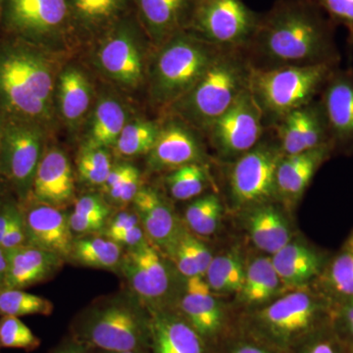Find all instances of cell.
<instances>
[{"instance_id":"obj_1","label":"cell","mask_w":353,"mask_h":353,"mask_svg":"<svg viewBox=\"0 0 353 353\" xmlns=\"http://www.w3.org/2000/svg\"><path fill=\"white\" fill-rule=\"evenodd\" d=\"M336 27L314 0H276L243 48L252 69L341 66Z\"/></svg>"},{"instance_id":"obj_2","label":"cell","mask_w":353,"mask_h":353,"mask_svg":"<svg viewBox=\"0 0 353 353\" xmlns=\"http://www.w3.org/2000/svg\"><path fill=\"white\" fill-rule=\"evenodd\" d=\"M69 58L21 39L0 36V113L31 121L51 134L58 122V74Z\"/></svg>"},{"instance_id":"obj_3","label":"cell","mask_w":353,"mask_h":353,"mask_svg":"<svg viewBox=\"0 0 353 353\" xmlns=\"http://www.w3.org/2000/svg\"><path fill=\"white\" fill-rule=\"evenodd\" d=\"M85 50L90 67L108 85L126 97L145 94L154 48L134 9Z\"/></svg>"},{"instance_id":"obj_4","label":"cell","mask_w":353,"mask_h":353,"mask_svg":"<svg viewBox=\"0 0 353 353\" xmlns=\"http://www.w3.org/2000/svg\"><path fill=\"white\" fill-rule=\"evenodd\" d=\"M222 50L188 31L154 48L145 88L150 108L163 115L192 90Z\"/></svg>"},{"instance_id":"obj_5","label":"cell","mask_w":353,"mask_h":353,"mask_svg":"<svg viewBox=\"0 0 353 353\" xmlns=\"http://www.w3.org/2000/svg\"><path fill=\"white\" fill-rule=\"evenodd\" d=\"M252 73L245 50L223 48L192 90L164 114L175 115L204 134L250 88Z\"/></svg>"},{"instance_id":"obj_6","label":"cell","mask_w":353,"mask_h":353,"mask_svg":"<svg viewBox=\"0 0 353 353\" xmlns=\"http://www.w3.org/2000/svg\"><path fill=\"white\" fill-rule=\"evenodd\" d=\"M73 331L74 341L102 352L143 353L150 347V313L132 299H111L88 309Z\"/></svg>"},{"instance_id":"obj_7","label":"cell","mask_w":353,"mask_h":353,"mask_svg":"<svg viewBox=\"0 0 353 353\" xmlns=\"http://www.w3.org/2000/svg\"><path fill=\"white\" fill-rule=\"evenodd\" d=\"M340 66L313 65L252 69L250 90L270 128L285 115L319 97L332 73Z\"/></svg>"},{"instance_id":"obj_8","label":"cell","mask_w":353,"mask_h":353,"mask_svg":"<svg viewBox=\"0 0 353 353\" xmlns=\"http://www.w3.org/2000/svg\"><path fill=\"white\" fill-rule=\"evenodd\" d=\"M0 36L66 57L79 50L72 34L68 0H3Z\"/></svg>"},{"instance_id":"obj_9","label":"cell","mask_w":353,"mask_h":353,"mask_svg":"<svg viewBox=\"0 0 353 353\" xmlns=\"http://www.w3.org/2000/svg\"><path fill=\"white\" fill-rule=\"evenodd\" d=\"M324 309L304 290L290 292L260 309L252 330L260 345L272 352L288 353L324 327Z\"/></svg>"},{"instance_id":"obj_10","label":"cell","mask_w":353,"mask_h":353,"mask_svg":"<svg viewBox=\"0 0 353 353\" xmlns=\"http://www.w3.org/2000/svg\"><path fill=\"white\" fill-rule=\"evenodd\" d=\"M283 157L275 134L267 128L259 145L232 161L228 185L234 205L248 209L278 201L276 176Z\"/></svg>"},{"instance_id":"obj_11","label":"cell","mask_w":353,"mask_h":353,"mask_svg":"<svg viewBox=\"0 0 353 353\" xmlns=\"http://www.w3.org/2000/svg\"><path fill=\"white\" fill-rule=\"evenodd\" d=\"M51 134L31 121L6 118L0 148V176L17 201H27Z\"/></svg>"},{"instance_id":"obj_12","label":"cell","mask_w":353,"mask_h":353,"mask_svg":"<svg viewBox=\"0 0 353 353\" xmlns=\"http://www.w3.org/2000/svg\"><path fill=\"white\" fill-rule=\"evenodd\" d=\"M259 16L243 0H194L187 31L217 48L243 50Z\"/></svg>"},{"instance_id":"obj_13","label":"cell","mask_w":353,"mask_h":353,"mask_svg":"<svg viewBox=\"0 0 353 353\" xmlns=\"http://www.w3.org/2000/svg\"><path fill=\"white\" fill-rule=\"evenodd\" d=\"M266 131L263 114L248 88L203 136L218 158L232 162L259 145Z\"/></svg>"},{"instance_id":"obj_14","label":"cell","mask_w":353,"mask_h":353,"mask_svg":"<svg viewBox=\"0 0 353 353\" xmlns=\"http://www.w3.org/2000/svg\"><path fill=\"white\" fill-rule=\"evenodd\" d=\"M159 117V134L146 155L150 171L170 172L185 165L208 164V143L201 132L175 115L164 114Z\"/></svg>"},{"instance_id":"obj_15","label":"cell","mask_w":353,"mask_h":353,"mask_svg":"<svg viewBox=\"0 0 353 353\" xmlns=\"http://www.w3.org/2000/svg\"><path fill=\"white\" fill-rule=\"evenodd\" d=\"M119 268L139 303L145 304L148 310L161 308L160 304L171 287L170 271L161 250L146 240L127 248Z\"/></svg>"},{"instance_id":"obj_16","label":"cell","mask_w":353,"mask_h":353,"mask_svg":"<svg viewBox=\"0 0 353 353\" xmlns=\"http://www.w3.org/2000/svg\"><path fill=\"white\" fill-rule=\"evenodd\" d=\"M97 94V88L85 67L67 60L58 74L54 105L58 125L70 136L80 138Z\"/></svg>"},{"instance_id":"obj_17","label":"cell","mask_w":353,"mask_h":353,"mask_svg":"<svg viewBox=\"0 0 353 353\" xmlns=\"http://www.w3.org/2000/svg\"><path fill=\"white\" fill-rule=\"evenodd\" d=\"M333 153H353V67L334 70L319 97Z\"/></svg>"},{"instance_id":"obj_18","label":"cell","mask_w":353,"mask_h":353,"mask_svg":"<svg viewBox=\"0 0 353 353\" xmlns=\"http://www.w3.org/2000/svg\"><path fill=\"white\" fill-rule=\"evenodd\" d=\"M20 205L27 245L53 253L62 259H70L75 239L70 228L69 215L63 208L30 201Z\"/></svg>"},{"instance_id":"obj_19","label":"cell","mask_w":353,"mask_h":353,"mask_svg":"<svg viewBox=\"0 0 353 353\" xmlns=\"http://www.w3.org/2000/svg\"><path fill=\"white\" fill-rule=\"evenodd\" d=\"M106 85L97 88L94 108L80 134L81 145L111 150L123 128L137 114L126 95Z\"/></svg>"},{"instance_id":"obj_20","label":"cell","mask_w":353,"mask_h":353,"mask_svg":"<svg viewBox=\"0 0 353 353\" xmlns=\"http://www.w3.org/2000/svg\"><path fill=\"white\" fill-rule=\"evenodd\" d=\"M75 194V173L68 154L59 146L48 143L26 201L64 209L74 201Z\"/></svg>"},{"instance_id":"obj_21","label":"cell","mask_w":353,"mask_h":353,"mask_svg":"<svg viewBox=\"0 0 353 353\" xmlns=\"http://www.w3.org/2000/svg\"><path fill=\"white\" fill-rule=\"evenodd\" d=\"M284 155L299 154L330 145L319 99L296 109L270 127Z\"/></svg>"},{"instance_id":"obj_22","label":"cell","mask_w":353,"mask_h":353,"mask_svg":"<svg viewBox=\"0 0 353 353\" xmlns=\"http://www.w3.org/2000/svg\"><path fill=\"white\" fill-rule=\"evenodd\" d=\"M68 7L78 50H85L134 9L132 0H68Z\"/></svg>"},{"instance_id":"obj_23","label":"cell","mask_w":353,"mask_h":353,"mask_svg":"<svg viewBox=\"0 0 353 353\" xmlns=\"http://www.w3.org/2000/svg\"><path fill=\"white\" fill-rule=\"evenodd\" d=\"M132 204L148 240L168 254L183 228L163 194L155 188L143 185Z\"/></svg>"},{"instance_id":"obj_24","label":"cell","mask_w":353,"mask_h":353,"mask_svg":"<svg viewBox=\"0 0 353 353\" xmlns=\"http://www.w3.org/2000/svg\"><path fill=\"white\" fill-rule=\"evenodd\" d=\"M194 0H132L139 22L157 48L187 31Z\"/></svg>"},{"instance_id":"obj_25","label":"cell","mask_w":353,"mask_h":353,"mask_svg":"<svg viewBox=\"0 0 353 353\" xmlns=\"http://www.w3.org/2000/svg\"><path fill=\"white\" fill-rule=\"evenodd\" d=\"M179 314L208 343L219 338L226 324L222 306L201 276L185 279Z\"/></svg>"},{"instance_id":"obj_26","label":"cell","mask_w":353,"mask_h":353,"mask_svg":"<svg viewBox=\"0 0 353 353\" xmlns=\"http://www.w3.org/2000/svg\"><path fill=\"white\" fill-rule=\"evenodd\" d=\"M153 353H209L208 343L179 313L150 309Z\"/></svg>"},{"instance_id":"obj_27","label":"cell","mask_w":353,"mask_h":353,"mask_svg":"<svg viewBox=\"0 0 353 353\" xmlns=\"http://www.w3.org/2000/svg\"><path fill=\"white\" fill-rule=\"evenodd\" d=\"M333 154L332 146L324 145L299 154L284 155L276 176L278 201L288 205L296 203L320 167Z\"/></svg>"},{"instance_id":"obj_28","label":"cell","mask_w":353,"mask_h":353,"mask_svg":"<svg viewBox=\"0 0 353 353\" xmlns=\"http://www.w3.org/2000/svg\"><path fill=\"white\" fill-rule=\"evenodd\" d=\"M8 270L2 289H19L32 287L51 276L62 267L61 257L30 245L7 252Z\"/></svg>"},{"instance_id":"obj_29","label":"cell","mask_w":353,"mask_h":353,"mask_svg":"<svg viewBox=\"0 0 353 353\" xmlns=\"http://www.w3.org/2000/svg\"><path fill=\"white\" fill-rule=\"evenodd\" d=\"M275 202L246 209V228L259 250L271 256L292 241L290 225Z\"/></svg>"},{"instance_id":"obj_30","label":"cell","mask_w":353,"mask_h":353,"mask_svg":"<svg viewBox=\"0 0 353 353\" xmlns=\"http://www.w3.org/2000/svg\"><path fill=\"white\" fill-rule=\"evenodd\" d=\"M272 262L283 284L299 288L307 284L320 273L322 259L308 246L290 243L272 255Z\"/></svg>"},{"instance_id":"obj_31","label":"cell","mask_w":353,"mask_h":353,"mask_svg":"<svg viewBox=\"0 0 353 353\" xmlns=\"http://www.w3.org/2000/svg\"><path fill=\"white\" fill-rule=\"evenodd\" d=\"M160 128L159 116L157 119H150L136 114L123 128L111 152L121 160L146 157L157 141Z\"/></svg>"},{"instance_id":"obj_32","label":"cell","mask_w":353,"mask_h":353,"mask_svg":"<svg viewBox=\"0 0 353 353\" xmlns=\"http://www.w3.org/2000/svg\"><path fill=\"white\" fill-rule=\"evenodd\" d=\"M283 285L271 256L257 257L245 268V280L239 292L241 301L248 305H261L275 296Z\"/></svg>"},{"instance_id":"obj_33","label":"cell","mask_w":353,"mask_h":353,"mask_svg":"<svg viewBox=\"0 0 353 353\" xmlns=\"http://www.w3.org/2000/svg\"><path fill=\"white\" fill-rule=\"evenodd\" d=\"M123 248L108 236L94 234L75 239L70 259L90 268L115 270L120 267Z\"/></svg>"},{"instance_id":"obj_34","label":"cell","mask_w":353,"mask_h":353,"mask_svg":"<svg viewBox=\"0 0 353 353\" xmlns=\"http://www.w3.org/2000/svg\"><path fill=\"white\" fill-rule=\"evenodd\" d=\"M141 173L129 160L114 163L105 183L101 187L102 196L110 205L124 208L132 203L143 187Z\"/></svg>"},{"instance_id":"obj_35","label":"cell","mask_w":353,"mask_h":353,"mask_svg":"<svg viewBox=\"0 0 353 353\" xmlns=\"http://www.w3.org/2000/svg\"><path fill=\"white\" fill-rule=\"evenodd\" d=\"M245 275V268L241 255L236 252H230L213 257L204 280L214 294H239Z\"/></svg>"},{"instance_id":"obj_36","label":"cell","mask_w":353,"mask_h":353,"mask_svg":"<svg viewBox=\"0 0 353 353\" xmlns=\"http://www.w3.org/2000/svg\"><path fill=\"white\" fill-rule=\"evenodd\" d=\"M164 182L172 199L185 201L202 196L210 185L211 178L208 164L196 163L168 172Z\"/></svg>"},{"instance_id":"obj_37","label":"cell","mask_w":353,"mask_h":353,"mask_svg":"<svg viewBox=\"0 0 353 353\" xmlns=\"http://www.w3.org/2000/svg\"><path fill=\"white\" fill-rule=\"evenodd\" d=\"M223 216V203L215 192L196 197L185 208V225L194 234L209 236L219 229Z\"/></svg>"},{"instance_id":"obj_38","label":"cell","mask_w":353,"mask_h":353,"mask_svg":"<svg viewBox=\"0 0 353 353\" xmlns=\"http://www.w3.org/2000/svg\"><path fill=\"white\" fill-rule=\"evenodd\" d=\"M112 155L109 148L81 145L76 164L81 182L101 188L112 169Z\"/></svg>"},{"instance_id":"obj_39","label":"cell","mask_w":353,"mask_h":353,"mask_svg":"<svg viewBox=\"0 0 353 353\" xmlns=\"http://www.w3.org/2000/svg\"><path fill=\"white\" fill-rule=\"evenodd\" d=\"M54 310V305L46 297L30 294L24 290L0 289V315L50 316Z\"/></svg>"},{"instance_id":"obj_40","label":"cell","mask_w":353,"mask_h":353,"mask_svg":"<svg viewBox=\"0 0 353 353\" xmlns=\"http://www.w3.org/2000/svg\"><path fill=\"white\" fill-rule=\"evenodd\" d=\"M41 347V339L19 317L0 318V347L32 352Z\"/></svg>"},{"instance_id":"obj_41","label":"cell","mask_w":353,"mask_h":353,"mask_svg":"<svg viewBox=\"0 0 353 353\" xmlns=\"http://www.w3.org/2000/svg\"><path fill=\"white\" fill-rule=\"evenodd\" d=\"M328 285L338 296L353 299V252L347 250L332 262L328 271Z\"/></svg>"},{"instance_id":"obj_42","label":"cell","mask_w":353,"mask_h":353,"mask_svg":"<svg viewBox=\"0 0 353 353\" xmlns=\"http://www.w3.org/2000/svg\"><path fill=\"white\" fill-rule=\"evenodd\" d=\"M336 27L347 30L348 48L353 50V0H314Z\"/></svg>"},{"instance_id":"obj_43","label":"cell","mask_w":353,"mask_h":353,"mask_svg":"<svg viewBox=\"0 0 353 353\" xmlns=\"http://www.w3.org/2000/svg\"><path fill=\"white\" fill-rule=\"evenodd\" d=\"M72 212L90 219L108 223L111 214V205L101 194H85L77 199Z\"/></svg>"},{"instance_id":"obj_44","label":"cell","mask_w":353,"mask_h":353,"mask_svg":"<svg viewBox=\"0 0 353 353\" xmlns=\"http://www.w3.org/2000/svg\"><path fill=\"white\" fill-rule=\"evenodd\" d=\"M299 353H345L343 341L336 333L323 328L316 332L301 345Z\"/></svg>"},{"instance_id":"obj_45","label":"cell","mask_w":353,"mask_h":353,"mask_svg":"<svg viewBox=\"0 0 353 353\" xmlns=\"http://www.w3.org/2000/svg\"><path fill=\"white\" fill-rule=\"evenodd\" d=\"M181 241H183L187 250H189L190 256L196 262L199 275L204 278L209 265L213 259L212 253L203 241L192 236L187 230L183 229L181 234Z\"/></svg>"},{"instance_id":"obj_46","label":"cell","mask_w":353,"mask_h":353,"mask_svg":"<svg viewBox=\"0 0 353 353\" xmlns=\"http://www.w3.org/2000/svg\"><path fill=\"white\" fill-rule=\"evenodd\" d=\"M141 224V221L136 211L132 209H123L120 212L116 213L112 217L109 218L108 224H106L104 236L109 239H112L116 234L126 232L132 228L138 227Z\"/></svg>"},{"instance_id":"obj_47","label":"cell","mask_w":353,"mask_h":353,"mask_svg":"<svg viewBox=\"0 0 353 353\" xmlns=\"http://www.w3.org/2000/svg\"><path fill=\"white\" fill-rule=\"evenodd\" d=\"M25 245H27V234H26L24 217H23L22 209L20 205V210L14 217L0 246L6 252H9V250Z\"/></svg>"},{"instance_id":"obj_48","label":"cell","mask_w":353,"mask_h":353,"mask_svg":"<svg viewBox=\"0 0 353 353\" xmlns=\"http://www.w3.org/2000/svg\"><path fill=\"white\" fill-rule=\"evenodd\" d=\"M69 224L73 234L83 236L99 233L102 230L105 229L108 223L103 222V221L90 219V218L72 212L69 215Z\"/></svg>"},{"instance_id":"obj_49","label":"cell","mask_w":353,"mask_h":353,"mask_svg":"<svg viewBox=\"0 0 353 353\" xmlns=\"http://www.w3.org/2000/svg\"><path fill=\"white\" fill-rule=\"evenodd\" d=\"M336 334L353 347V299H348L339 315Z\"/></svg>"},{"instance_id":"obj_50","label":"cell","mask_w":353,"mask_h":353,"mask_svg":"<svg viewBox=\"0 0 353 353\" xmlns=\"http://www.w3.org/2000/svg\"><path fill=\"white\" fill-rule=\"evenodd\" d=\"M20 210V202L15 196L10 197L0 206V243L10 227L11 223Z\"/></svg>"},{"instance_id":"obj_51","label":"cell","mask_w":353,"mask_h":353,"mask_svg":"<svg viewBox=\"0 0 353 353\" xmlns=\"http://www.w3.org/2000/svg\"><path fill=\"white\" fill-rule=\"evenodd\" d=\"M228 353H274V352L260 343L241 341L234 345Z\"/></svg>"},{"instance_id":"obj_52","label":"cell","mask_w":353,"mask_h":353,"mask_svg":"<svg viewBox=\"0 0 353 353\" xmlns=\"http://www.w3.org/2000/svg\"><path fill=\"white\" fill-rule=\"evenodd\" d=\"M92 348L85 347L79 341H73L57 348L53 353H92Z\"/></svg>"},{"instance_id":"obj_53","label":"cell","mask_w":353,"mask_h":353,"mask_svg":"<svg viewBox=\"0 0 353 353\" xmlns=\"http://www.w3.org/2000/svg\"><path fill=\"white\" fill-rule=\"evenodd\" d=\"M7 270H8V255L6 250L0 246V289H2L6 282Z\"/></svg>"},{"instance_id":"obj_54","label":"cell","mask_w":353,"mask_h":353,"mask_svg":"<svg viewBox=\"0 0 353 353\" xmlns=\"http://www.w3.org/2000/svg\"><path fill=\"white\" fill-rule=\"evenodd\" d=\"M12 196H14V194L0 176V206Z\"/></svg>"},{"instance_id":"obj_55","label":"cell","mask_w":353,"mask_h":353,"mask_svg":"<svg viewBox=\"0 0 353 353\" xmlns=\"http://www.w3.org/2000/svg\"><path fill=\"white\" fill-rule=\"evenodd\" d=\"M4 126H6V117L0 113V148H1L2 139H3Z\"/></svg>"},{"instance_id":"obj_56","label":"cell","mask_w":353,"mask_h":353,"mask_svg":"<svg viewBox=\"0 0 353 353\" xmlns=\"http://www.w3.org/2000/svg\"><path fill=\"white\" fill-rule=\"evenodd\" d=\"M347 250H352L353 252V234L352 236H350V240L347 241Z\"/></svg>"},{"instance_id":"obj_57","label":"cell","mask_w":353,"mask_h":353,"mask_svg":"<svg viewBox=\"0 0 353 353\" xmlns=\"http://www.w3.org/2000/svg\"><path fill=\"white\" fill-rule=\"evenodd\" d=\"M102 353H138L134 352H102Z\"/></svg>"},{"instance_id":"obj_58","label":"cell","mask_w":353,"mask_h":353,"mask_svg":"<svg viewBox=\"0 0 353 353\" xmlns=\"http://www.w3.org/2000/svg\"><path fill=\"white\" fill-rule=\"evenodd\" d=\"M2 3H3V0H0V12H1Z\"/></svg>"},{"instance_id":"obj_59","label":"cell","mask_w":353,"mask_h":353,"mask_svg":"<svg viewBox=\"0 0 353 353\" xmlns=\"http://www.w3.org/2000/svg\"><path fill=\"white\" fill-rule=\"evenodd\" d=\"M350 353H353V347H352V352H350Z\"/></svg>"}]
</instances>
